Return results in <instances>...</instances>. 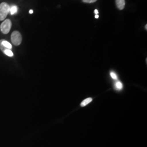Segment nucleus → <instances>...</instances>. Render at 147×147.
Segmentation results:
<instances>
[{
  "label": "nucleus",
  "mask_w": 147,
  "mask_h": 147,
  "mask_svg": "<svg viewBox=\"0 0 147 147\" xmlns=\"http://www.w3.org/2000/svg\"><path fill=\"white\" fill-rule=\"evenodd\" d=\"M9 11V5L5 2L1 3L0 4V21L5 20Z\"/></svg>",
  "instance_id": "nucleus-1"
},
{
  "label": "nucleus",
  "mask_w": 147,
  "mask_h": 147,
  "mask_svg": "<svg viewBox=\"0 0 147 147\" xmlns=\"http://www.w3.org/2000/svg\"><path fill=\"white\" fill-rule=\"evenodd\" d=\"M11 40L14 45H19L22 42V36L20 33L16 31L13 32L11 35Z\"/></svg>",
  "instance_id": "nucleus-2"
},
{
  "label": "nucleus",
  "mask_w": 147,
  "mask_h": 147,
  "mask_svg": "<svg viewBox=\"0 0 147 147\" xmlns=\"http://www.w3.org/2000/svg\"><path fill=\"white\" fill-rule=\"evenodd\" d=\"M11 27V20L9 19H6L1 24L0 26V30L3 34H6L9 32Z\"/></svg>",
  "instance_id": "nucleus-3"
},
{
  "label": "nucleus",
  "mask_w": 147,
  "mask_h": 147,
  "mask_svg": "<svg viewBox=\"0 0 147 147\" xmlns=\"http://www.w3.org/2000/svg\"><path fill=\"white\" fill-rule=\"evenodd\" d=\"M116 5L119 10H122L124 8L125 2V0H116Z\"/></svg>",
  "instance_id": "nucleus-4"
},
{
  "label": "nucleus",
  "mask_w": 147,
  "mask_h": 147,
  "mask_svg": "<svg viewBox=\"0 0 147 147\" xmlns=\"http://www.w3.org/2000/svg\"><path fill=\"white\" fill-rule=\"evenodd\" d=\"M92 98H87V99H84V100L82 101V102L81 103V106L82 107L86 106V105H87L88 104H89L90 102H92Z\"/></svg>",
  "instance_id": "nucleus-5"
},
{
  "label": "nucleus",
  "mask_w": 147,
  "mask_h": 147,
  "mask_svg": "<svg viewBox=\"0 0 147 147\" xmlns=\"http://www.w3.org/2000/svg\"><path fill=\"white\" fill-rule=\"evenodd\" d=\"M2 44L3 46L4 47H5L6 49H7L11 50V49L12 48V46H11V43H9L8 42L6 41V40H4V39H3V40L2 42Z\"/></svg>",
  "instance_id": "nucleus-6"
},
{
  "label": "nucleus",
  "mask_w": 147,
  "mask_h": 147,
  "mask_svg": "<svg viewBox=\"0 0 147 147\" xmlns=\"http://www.w3.org/2000/svg\"><path fill=\"white\" fill-rule=\"evenodd\" d=\"M18 10V7L16 5H11V7H10V11L9 13H11V15H14L16 14Z\"/></svg>",
  "instance_id": "nucleus-7"
},
{
  "label": "nucleus",
  "mask_w": 147,
  "mask_h": 147,
  "mask_svg": "<svg viewBox=\"0 0 147 147\" xmlns=\"http://www.w3.org/2000/svg\"><path fill=\"white\" fill-rule=\"evenodd\" d=\"M115 88L117 90H121L123 88V84L121 82V81H117L115 84Z\"/></svg>",
  "instance_id": "nucleus-8"
},
{
  "label": "nucleus",
  "mask_w": 147,
  "mask_h": 147,
  "mask_svg": "<svg viewBox=\"0 0 147 147\" xmlns=\"http://www.w3.org/2000/svg\"><path fill=\"white\" fill-rule=\"evenodd\" d=\"M3 53L6 55L7 56H9V57H13L14 56V54L13 52L11 51V50L9 49H6L4 51Z\"/></svg>",
  "instance_id": "nucleus-9"
},
{
  "label": "nucleus",
  "mask_w": 147,
  "mask_h": 147,
  "mask_svg": "<svg viewBox=\"0 0 147 147\" xmlns=\"http://www.w3.org/2000/svg\"><path fill=\"white\" fill-rule=\"evenodd\" d=\"M110 76L111 78L113 79V80H117L118 79V76L114 71H111Z\"/></svg>",
  "instance_id": "nucleus-10"
},
{
  "label": "nucleus",
  "mask_w": 147,
  "mask_h": 147,
  "mask_svg": "<svg viewBox=\"0 0 147 147\" xmlns=\"http://www.w3.org/2000/svg\"><path fill=\"white\" fill-rule=\"evenodd\" d=\"M97 0H82V1L84 3H94Z\"/></svg>",
  "instance_id": "nucleus-11"
},
{
  "label": "nucleus",
  "mask_w": 147,
  "mask_h": 147,
  "mask_svg": "<svg viewBox=\"0 0 147 147\" xmlns=\"http://www.w3.org/2000/svg\"><path fill=\"white\" fill-rule=\"evenodd\" d=\"M2 40H3V39L0 40V49H1L3 52L5 50L7 49H6L5 47H4L3 46V45H2Z\"/></svg>",
  "instance_id": "nucleus-12"
},
{
  "label": "nucleus",
  "mask_w": 147,
  "mask_h": 147,
  "mask_svg": "<svg viewBox=\"0 0 147 147\" xmlns=\"http://www.w3.org/2000/svg\"><path fill=\"white\" fill-rule=\"evenodd\" d=\"M94 13L96 14V15H97L98 13H99V12H98V11L97 10V9H95L94 11Z\"/></svg>",
  "instance_id": "nucleus-13"
},
{
  "label": "nucleus",
  "mask_w": 147,
  "mask_h": 147,
  "mask_svg": "<svg viewBox=\"0 0 147 147\" xmlns=\"http://www.w3.org/2000/svg\"><path fill=\"white\" fill-rule=\"evenodd\" d=\"M29 13H30V14H32L33 13V10L31 9V10H30V11H29Z\"/></svg>",
  "instance_id": "nucleus-14"
},
{
  "label": "nucleus",
  "mask_w": 147,
  "mask_h": 147,
  "mask_svg": "<svg viewBox=\"0 0 147 147\" xmlns=\"http://www.w3.org/2000/svg\"><path fill=\"white\" fill-rule=\"evenodd\" d=\"M95 18H96V19H98V18H99V16L97 14V15H95Z\"/></svg>",
  "instance_id": "nucleus-15"
},
{
  "label": "nucleus",
  "mask_w": 147,
  "mask_h": 147,
  "mask_svg": "<svg viewBox=\"0 0 147 147\" xmlns=\"http://www.w3.org/2000/svg\"><path fill=\"white\" fill-rule=\"evenodd\" d=\"M145 28H146V30H147V25H146V26H145Z\"/></svg>",
  "instance_id": "nucleus-16"
}]
</instances>
